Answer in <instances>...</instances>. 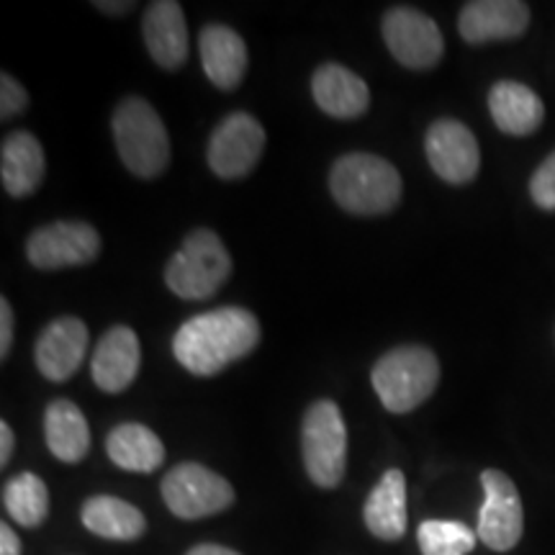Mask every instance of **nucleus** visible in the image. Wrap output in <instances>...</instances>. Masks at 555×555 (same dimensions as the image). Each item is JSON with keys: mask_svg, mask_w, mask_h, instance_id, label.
I'll use <instances>...</instances> for the list:
<instances>
[{"mask_svg": "<svg viewBox=\"0 0 555 555\" xmlns=\"http://www.w3.org/2000/svg\"><path fill=\"white\" fill-rule=\"evenodd\" d=\"M260 343V322L242 307H221L191 317L172 337V356L193 376H217Z\"/></svg>", "mask_w": 555, "mask_h": 555, "instance_id": "obj_1", "label": "nucleus"}, {"mask_svg": "<svg viewBox=\"0 0 555 555\" xmlns=\"http://www.w3.org/2000/svg\"><path fill=\"white\" fill-rule=\"evenodd\" d=\"M332 196L356 217H380L397 208L401 176L391 163L367 152H350L332 165Z\"/></svg>", "mask_w": 555, "mask_h": 555, "instance_id": "obj_2", "label": "nucleus"}, {"mask_svg": "<svg viewBox=\"0 0 555 555\" xmlns=\"http://www.w3.org/2000/svg\"><path fill=\"white\" fill-rule=\"evenodd\" d=\"M114 142L121 163L137 178H157L170 165V137L150 101L129 95L114 111Z\"/></svg>", "mask_w": 555, "mask_h": 555, "instance_id": "obj_3", "label": "nucleus"}, {"mask_svg": "<svg viewBox=\"0 0 555 555\" xmlns=\"http://www.w3.org/2000/svg\"><path fill=\"white\" fill-rule=\"evenodd\" d=\"M371 380L388 412L406 414L433 397L440 380V363L427 347L401 345L378 360Z\"/></svg>", "mask_w": 555, "mask_h": 555, "instance_id": "obj_4", "label": "nucleus"}, {"mask_svg": "<svg viewBox=\"0 0 555 555\" xmlns=\"http://www.w3.org/2000/svg\"><path fill=\"white\" fill-rule=\"evenodd\" d=\"M232 275V255L211 229H196L165 268V283L178 298L204 301L224 286Z\"/></svg>", "mask_w": 555, "mask_h": 555, "instance_id": "obj_5", "label": "nucleus"}, {"mask_svg": "<svg viewBox=\"0 0 555 555\" xmlns=\"http://www.w3.org/2000/svg\"><path fill=\"white\" fill-rule=\"evenodd\" d=\"M304 466L311 481L335 489L345 478L347 427L335 401L319 399L307 409L301 425Z\"/></svg>", "mask_w": 555, "mask_h": 555, "instance_id": "obj_6", "label": "nucleus"}, {"mask_svg": "<svg viewBox=\"0 0 555 555\" xmlns=\"http://www.w3.org/2000/svg\"><path fill=\"white\" fill-rule=\"evenodd\" d=\"M165 504L180 519H204L232 506L234 489L217 470L201 463H180L163 478Z\"/></svg>", "mask_w": 555, "mask_h": 555, "instance_id": "obj_7", "label": "nucleus"}, {"mask_svg": "<svg viewBox=\"0 0 555 555\" xmlns=\"http://www.w3.org/2000/svg\"><path fill=\"white\" fill-rule=\"evenodd\" d=\"M266 150V129L255 116L229 114L208 139V168L224 180H240L255 170Z\"/></svg>", "mask_w": 555, "mask_h": 555, "instance_id": "obj_8", "label": "nucleus"}, {"mask_svg": "<svg viewBox=\"0 0 555 555\" xmlns=\"http://www.w3.org/2000/svg\"><path fill=\"white\" fill-rule=\"evenodd\" d=\"M483 504L478 512V540L496 553L512 551L525 530L522 499L515 481L502 470L489 468L481 474Z\"/></svg>", "mask_w": 555, "mask_h": 555, "instance_id": "obj_9", "label": "nucleus"}, {"mask_svg": "<svg viewBox=\"0 0 555 555\" xmlns=\"http://www.w3.org/2000/svg\"><path fill=\"white\" fill-rule=\"evenodd\" d=\"M380 31L393 60L409 69H433L446 52L440 26L427 13L406 9V5L388 11Z\"/></svg>", "mask_w": 555, "mask_h": 555, "instance_id": "obj_10", "label": "nucleus"}, {"mask_svg": "<svg viewBox=\"0 0 555 555\" xmlns=\"http://www.w3.org/2000/svg\"><path fill=\"white\" fill-rule=\"evenodd\" d=\"M99 253L101 234L88 221H52L26 240V258L39 270L88 266Z\"/></svg>", "mask_w": 555, "mask_h": 555, "instance_id": "obj_11", "label": "nucleus"}, {"mask_svg": "<svg viewBox=\"0 0 555 555\" xmlns=\"http://www.w3.org/2000/svg\"><path fill=\"white\" fill-rule=\"evenodd\" d=\"M425 150L433 170L453 185L470 183L481 165V152H478L474 131L457 119L435 121L427 129Z\"/></svg>", "mask_w": 555, "mask_h": 555, "instance_id": "obj_12", "label": "nucleus"}, {"mask_svg": "<svg viewBox=\"0 0 555 555\" xmlns=\"http://www.w3.org/2000/svg\"><path fill=\"white\" fill-rule=\"evenodd\" d=\"M88 339L86 322L78 317H60L47 324L37 339V350H34L41 376L54 384L67 380L86 360Z\"/></svg>", "mask_w": 555, "mask_h": 555, "instance_id": "obj_13", "label": "nucleus"}, {"mask_svg": "<svg viewBox=\"0 0 555 555\" xmlns=\"http://www.w3.org/2000/svg\"><path fill=\"white\" fill-rule=\"evenodd\" d=\"M142 350H139L137 332L127 324H116L99 339L90 360L93 384L106 393H121L134 384Z\"/></svg>", "mask_w": 555, "mask_h": 555, "instance_id": "obj_14", "label": "nucleus"}, {"mask_svg": "<svg viewBox=\"0 0 555 555\" xmlns=\"http://www.w3.org/2000/svg\"><path fill=\"white\" fill-rule=\"evenodd\" d=\"M530 24V9L519 0H474L457 18V31L468 44H486L522 37Z\"/></svg>", "mask_w": 555, "mask_h": 555, "instance_id": "obj_15", "label": "nucleus"}, {"mask_svg": "<svg viewBox=\"0 0 555 555\" xmlns=\"http://www.w3.org/2000/svg\"><path fill=\"white\" fill-rule=\"evenodd\" d=\"M142 34L150 57L163 69H178L189 60V24H185L183 9L176 0L152 3L144 13Z\"/></svg>", "mask_w": 555, "mask_h": 555, "instance_id": "obj_16", "label": "nucleus"}, {"mask_svg": "<svg viewBox=\"0 0 555 555\" xmlns=\"http://www.w3.org/2000/svg\"><path fill=\"white\" fill-rule=\"evenodd\" d=\"M201 65L206 78L219 90H234L247 73V44L229 26L211 24L201 31L198 39Z\"/></svg>", "mask_w": 555, "mask_h": 555, "instance_id": "obj_17", "label": "nucleus"}, {"mask_svg": "<svg viewBox=\"0 0 555 555\" xmlns=\"http://www.w3.org/2000/svg\"><path fill=\"white\" fill-rule=\"evenodd\" d=\"M317 106L335 119H358L371 106V90L352 69L327 62L311 78Z\"/></svg>", "mask_w": 555, "mask_h": 555, "instance_id": "obj_18", "label": "nucleus"}, {"mask_svg": "<svg viewBox=\"0 0 555 555\" xmlns=\"http://www.w3.org/2000/svg\"><path fill=\"white\" fill-rule=\"evenodd\" d=\"M47 159L39 139L29 131H11L0 150V178L3 189L13 198H26L44 180Z\"/></svg>", "mask_w": 555, "mask_h": 555, "instance_id": "obj_19", "label": "nucleus"}, {"mask_svg": "<svg viewBox=\"0 0 555 555\" xmlns=\"http://www.w3.org/2000/svg\"><path fill=\"white\" fill-rule=\"evenodd\" d=\"M365 527L378 540L393 543L406 532V478L399 468H388L365 499Z\"/></svg>", "mask_w": 555, "mask_h": 555, "instance_id": "obj_20", "label": "nucleus"}, {"mask_svg": "<svg viewBox=\"0 0 555 555\" xmlns=\"http://www.w3.org/2000/svg\"><path fill=\"white\" fill-rule=\"evenodd\" d=\"M489 111L496 127L512 137L532 134L545 119V106L535 90L515 80H502L491 88Z\"/></svg>", "mask_w": 555, "mask_h": 555, "instance_id": "obj_21", "label": "nucleus"}, {"mask_svg": "<svg viewBox=\"0 0 555 555\" xmlns=\"http://www.w3.org/2000/svg\"><path fill=\"white\" fill-rule=\"evenodd\" d=\"M80 519L86 530L93 532V535L116 540V543H131V540L142 538L144 530H147V519H144L134 504L108 494L90 496L82 504Z\"/></svg>", "mask_w": 555, "mask_h": 555, "instance_id": "obj_22", "label": "nucleus"}, {"mask_svg": "<svg viewBox=\"0 0 555 555\" xmlns=\"http://www.w3.org/2000/svg\"><path fill=\"white\" fill-rule=\"evenodd\" d=\"M44 435L50 453L62 463H80L90 450L86 414L67 399L50 401L44 412Z\"/></svg>", "mask_w": 555, "mask_h": 555, "instance_id": "obj_23", "label": "nucleus"}, {"mask_svg": "<svg viewBox=\"0 0 555 555\" xmlns=\"http://www.w3.org/2000/svg\"><path fill=\"white\" fill-rule=\"evenodd\" d=\"M106 453L114 466L134 474H152L163 466L165 446L150 427L139 422H124L106 437Z\"/></svg>", "mask_w": 555, "mask_h": 555, "instance_id": "obj_24", "label": "nucleus"}, {"mask_svg": "<svg viewBox=\"0 0 555 555\" xmlns=\"http://www.w3.org/2000/svg\"><path fill=\"white\" fill-rule=\"evenodd\" d=\"M3 506L21 527H39L50 515V491L37 474L24 470L3 486Z\"/></svg>", "mask_w": 555, "mask_h": 555, "instance_id": "obj_25", "label": "nucleus"}, {"mask_svg": "<svg viewBox=\"0 0 555 555\" xmlns=\"http://www.w3.org/2000/svg\"><path fill=\"white\" fill-rule=\"evenodd\" d=\"M478 535L463 522L450 519H427L416 530L422 555H468L474 553Z\"/></svg>", "mask_w": 555, "mask_h": 555, "instance_id": "obj_26", "label": "nucleus"}, {"mask_svg": "<svg viewBox=\"0 0 555 555\" xmlns=\"http://www.w3.org/2000/svg\"><path fill=\"white\" fill-rule=\"evenodd\" d=\"M530 196L540 208L555 211V152L535 170L530 180Z\"/></svg>", "mask_w": 555, "mask_h": 555, "instance_id": "obj_27", "label": "nucleus"}, {"mask_svg": "<svg viewBox=\"0 0 555 555\" xmlns=\"http://www.w3.org/2000/svg\"><path fill=\"white\" fill-rule=\"evenodd\" d=\"M26 106H29L26 88L16 78H11L9 73L0 75V119L9 121L13 116H18Z\"/></svg>", "mask_w": 555, "mask_h": 555, "instance_id": "obj_28", "label": "nucleus"}, {"mask_svg": "<svg viewBox=\"0 0 555 555\" xmlns=\"http://www.w3.org/2000/svg\"><path fill=\"white\" fill-rule=\"evenodd\" d=\"M13 345V309L9 298L0 301V358H5L11 352Z\"/></svg>", "mask_w": 555, "mask_h": 555, "instance_id": "obj_29", "label": "nucleus"}, {"mask_svg": "<svg viewBox=\"0 0 555 555\" xmlns=\"http://www.w3.org/2000/svg\"><path fill=\"white\" fill-rule=\"evenodd\" d=\"M0 555H21V540L11 525H0Z\"/></svg>", "mask_w": 555, "mask_h": 555, "instance_id": "obj_30", "label": "nucleus"}, {"mask_svg": "<svg viewBox=\"0 0 555 555\" xmlns=\"http://www.w3.org/2000/svg\"><path fill=\"white\" fill-rule=\"evenodd\" d=\"M13 455V429L9 422H0V466L11 461Z\"/></svg>", "mask_w": 555, "mask_h": 555, "instance_id": "obj_31", "label": "nucleus"}, {"mask_svg": "<svg viewBox=\"0 0 555 555\" xmlns=\"http://www.w3.org/2000/svg\"><path fill=\"white\" fill-rule=\"evenodd\" d=\"M185 555H242L237 551H232V547H224V545H214V543H204V545H196L191 547Z\"/></svg>", "mask_w": 555, "mask_h": 555, "instance_id": "obj_32", "label": "nucleus"}, {"mask_svg": "<svg viewBox=\"0 0 555 555\" xmlns=\"http://www.w3.org/2000/svg\"><path fill=\"white\" fill-rule=\"evenodd\" d=\"M95 9L106 11V13H124L131 9V3L129 0H124V3H106V0H99V3H95Z\"/></svg>", "mask_w": 555, "mask_h": 555, "instance_id": "obj_33", "label": "nucleus"}]
</instances>
